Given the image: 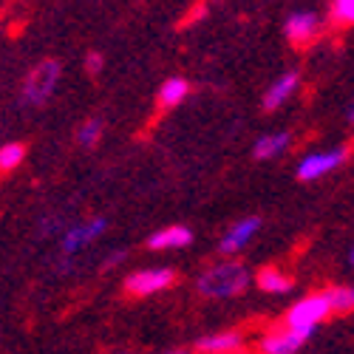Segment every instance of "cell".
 Returning a JSON list of instances; mask_svg holds the SVG:
<instances>
[{
  "label": "cell",
  "mask_w": 354,
  "mask_h": 354,
  "mask_svg": "<svg viewBox=\"0 0 354 354\" xmlns=\"http://www.w3.org/2000/svg\"><path fill=\"white\" fill-rule=\"evenodd\" d=\"M60 63L57 60H43L37 63L32 71H28L26 77V85H23V102L26 105H43L51 94H54V88L57 82H60Z\"/></svg>",
  "instance_id": "cell-2"
},
{
  "label": "cell",
  "mask_w": 354,
  "mask_h": 354,
  "mask_svg": "<svg viewBox=\"0 0 354 354\" xmlns=\"http://www.w3.org/2000/svg\"><path fill=\"white\" fill-rule=\"evenodd\" d=\"M196 348L201 354H230L235 348H241V332H218V335H207L196 343Z\"/></svg>",
  "instance_id": "cell-12"
},
{
  "label": "cell",
  "mask_w": 354,
  "mask_h": 354,
  "mask_svg": "<svg viewBox=\"0 0 354 354\" xmlns=\"http://www.w3.org/2000/svg\"><path fill=\"white\" fill-rule=\"evenodd\" d=\"M122 261H125V252H111L105 258V267H113V263H122Z\"/></svg>",
  "instance_id": "cell-21"
},
{
  "label": "cell",
  "mask_w": 354,
  "mask_h": 354,
  "mask_svg": "<svg viewBox=\"0 0 354 354\" xmlns=\"http://www.w3.org/2000/svg\"><path fill=\"white\" fill-rule=\"evenodd\" d=\"M332 20L337 26H354V0H335L332 3Z\"/></svg>",
  "instance_id": "cell-19"
},
{
  "label": "cell",
  "mask_w": 354,
  "mask_h": 354,
  "mask_svg": "<svg viewBox=\"0 0 354 354\" xmlns=\"http://www.w3.org/2000/svg\"><path fill=\"white\" fill-rule=\"evenodd\" d=\"M348 261H351V267H354V247H351V252H348Z\"/></svg>",
  "instance_id": "cell-23"
},
{
  "label": "cell",
  "mask_w": 354,
  "mask_h": 354,
  "mask_svg": "<svg viewBox=\"0 0 354 354\" xmlns=\"http://www.w3.org/2000/svg\"><path fill=\"white\" fill-rule=\"evenodd\" d=\"M292 136L286 131H278V133H267V136H261L255 142V159H272L278 153H283L286 147H289Z\"/></svg>",
  "instance_id": "cell-13"
},
{
  "label": "cell",
  "mask_w": 354,
  "mask_h": 354,
  "mask_svg": "<svg viewBox=\"0 0 354 354\" xmlns=\"http://www.w3.org/2000/svg\"><path fill=\"white\" fill-rule=\"evenodd\" d=\"M100 68H102V57L100 54H88V71L97 74Z\"/></svg>",
  "instance_id": "cell-20"
},
{
  "label": "cell",
  "mask_w": 354,
  "mask_h": 354,
  "mask_svg": "<svg viewBox=\"0 0 354 354\" xmlns=\"http://www.w3.org/2000/svg\"><path fill=\"white\" fill-rule=\"evenodd\" d=\"M332 306V312H348L354 309V286H332L323 292Z\"/></svg>",
  "instance_id": "cell-16"
},
{
  "label": "cell",
  "mask_w": 354,
  "mask_h": 354,
  "mask_svg": "<svg viewBox=\"0 0 354 354\" xmlns=\"http://www.w3.org/2000/svg\"><path fill=\"white\" fill-rule=\"evenodd\" d=\"M258 227H261V218L258 216H250V218H244V221H239L235 224L224 239H221V244H218V252L221 255H232V252H239L252 235L258 232Z\"/></svg>",
  "instance_id": "cell-9"
},
{
  "label": "cell",
  "mask_w": 354,
  "mask_h": 354,
  "mask_svg": "<svg viewBox=\"0 0 354 354\" xmlns=\"http://www.w3.org/2000/svg\"><path fill=\"white\" fill-rule=\"evenodd\" d=\"M346 120H348V122H354V102H351V105H348V111H346Z\"/></svg>",
  "instance_id": "cell-22"
},
{
  "label": "cell",
  "mask_w": 354,
  "mask_h": 354,
  "mask_svg": "<svg viewBox=\"0 0 354 354\" xmlns=\"http://www.w3.org/2000/svg\"><path fill=\"white\" fill-rule=\"evenodd\" d=\"M100 136H102V120H85L82 125H80V131H77V142L82 145V147H94L97 142H100Z\"/></svg>",
  "instance_id": "cell-18"
},
{
  "label": "cell",
  "mask_w": 354,
  "mask_h": 354,
  "mask_svg": "<svg viewBox=\"0 0 354 354\" xmlns=\"http://www.w3.org/2000/svg\"><path fill=\"white\" fill-rule=\"evenodd\" d=\"M176 283V272L167 270V267H159V270H142V272H133L128 281H125V289L131 295H156L162 289H170Z\"/></svg>",
  "instance_id": "cell-5"
},
{
  "label": "cell",
  "mask_w": 354,
  "mask_h": 354,
  "mask_svg": "<svg viewBox=\"0 0 354 354\" xmlns=\"http://www.w3.org/2000/svg\"><path fill=\"white\" fill-rule=\"evenodd\" d=\"M120 354H125V351H120Z\"/></svg>",
  "instance_id": "cell-25"
},
{
  "label": "cell",
  "mask_w": 354,
  "mask_h": 354,
  "mask_svg": "<svg viewBox=\"0 0 354 354\" xmlns=\"http://www.w3.org/2000/svg\"><path fill=\"white\" fill-rule=\"evenodd\" d=\"M193 241V232L187 227H165L151 235L147 247L151 250H176V247H187Z\"/></svg>",
  "instance_id": "cell-11"
},
{
  "label": "cell",
  "mask_w": 354,
  "mask_h": 354,
  "mask_svg": "<svg viewBox=\"0 0 354 354\" xmlns=\"http://www.w3.org/2000/svg\"><path fill=\"white\" fill-rule=\"evenodd\" d=\"M283 32H286V37H289V43L295 48L309 46L320 32V17L315 12H295V15L286 17Z\"/></svg>",
  "instance_id": "cell-6"
},
{
  "label": "cell",
  "mask_w": 354,
  "mask_h": 354,
  "mask_svg": "<svg viewBox=\"0 0 354 354\" xmlns=\"http://www.w3.org/2000/svg\"><path fill=\"white\" fill-rule=\"evenodd\" d=\"M309 337H312V332H301V329L281 326V329H272L267 337L261 340V351H263V354H295Z\"/></svg>",
  "instance_id": "cell-7"
},
{
  "label": "cell",
  "mask_w": 354,
  "mask_h": 354,
  "mask_svg": "<svg viewBox=\"0 0 354 354\" xmlns=\"http://www.w3.org/2000/svg\"><path fill=\"white\" fill-rule=\"evenodd\" d=\"M187 94H190V82L182 80V77H170V80H165V85L159 88V105H162V108H173V105H179Z\"/></svg>",
  "instance_id": "cell-14"
},
{
  "label": "cell",
  "mask_w": 354,
  "mask_h": 354,
  "mask_svg": "<svg viewBox=\"0 0 354 354\" xmlns=\"http://www.w3.org/2000/svg\"><path fill=\"white\" fill-rule=\"evenodd\" d=\"M346 156H348L346 147H332V151H323V153H309L298 165V179L301 182H315V179H320V176L332 173L335 167H340L346 162Z\"/></svg>",
  "instance_id": "cell-4"
},
{
  "label": "cell",
  "mask_w": 354,
  "mask_h": 354,
  "mask_svg": "<svg viewBox=\"0 0 354 354\" xmlns=\"http://www.w3.org/2000/svg\"><path fill=\"white\" fill-rule=\"evenodd\" d=\"M105 227H108L105 218H94V221H88V224H74V227L63 235V252H66V255L80 252L82 247H88L94 239H100V235L105 232Z\"/></svg>",
  "instance_id": "cell-8"
},
{
  "label": "cell",
  "mask_w": 354,
  "mask_h": 354,
  "mask_svg": "<svg viewBox=\"0 0 354 354\" xmlns=\"http://www.w3.org/2000/svg\"><path fill=\"white\" fill-rule=\"evenodd\" d=\"M295 88H298V74L295 71H286V74H281L272 85H270V91H267V97H263V108L267 111H275V108H281L292 94H295Z\"/></svg>",
  "instance_id": "cell-10"
},
{
  "label": "cell",
  "mask_w": 354,
  "mask_h": 354,
  "mask_svg": "<svg viewBox=\"0 0 354 354\" xmlns=\"http://www.w3.org/2000/svg\"><path fill=\"white\" fill-rule=\"evenodd\" d=\"M332 315V306L326 301V295H306L298 304H292V309L286 312V326L289 329H301V332H315L317 323H323Z\"/></svg>",
  "instance_id": "cell-3"
},
{
  "label": "cell",
  "mask_w": 354,
  "mask_h": 354,
  "mask_svg": "<svg viewBox=\"0 0 354 354\" xmlns=\"http://www.w3.org/2000/svg\"><path fill=\"white\" fill-rule=\"evenodd\" d=\"M250 283V272L244 263L239 261H224L216 267L204 270L198 275V292L204 298H232V295H241Z\"/></svg>",
  "instance_id": "cell-1"
},
{
  "label": "cell",
  "mask_w": 354,
  "mask_h": 354,
  "mask_svg": "<svg viewBox=\"0 0 354 354\" xmlns=\"http://www.w3.org/2000/svg\"><path fill=\"white\" fill-rule=\"evenodd\" d=\"M167 354H193V351H167Z\"/></svg>",
  "instance_id": "cell-24"
},
{
  "label": "cell",
  "mask_w": 354,
  "mask_h": 354,
  "mask_svg": "<svg viewBox=\"0 0 354 354\" xmlns=\"http://www.w3.org/2000/svg\"><path fill=\"white\" fill-rule=\"evenodd\" d=\"M26 156V147L20 142H9L0 147V173H12Z\"/></svg>",
  "instance_id": "cell-17"
},
{
  "label": "cell",
  "mask_w": 354,
  "mask_h": 354,
  "mask_svg": "<svg viewBox=\"0 0 354 354\" xmlns=\"http://www.w3.org/2000/svg\"><path fill=\"white\" fill-rule=\"evenodd\" d=\"M255 281H258V286H261L263 292H289V289H292V278L283 275V272L275 270V267H263Z\"/></svg>",
  "instance_id": "cell-15"
}]
</instances>
